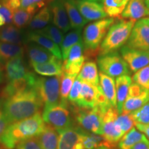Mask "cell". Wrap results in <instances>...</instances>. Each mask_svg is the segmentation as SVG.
Wrapping results in <instances>:
<instances>
[{
    "label": "cell",
    "mask_w": 149,
    "mask_h": 149,
    "mask_svg": "<svg viewBox=\"0 0 149 149\" xmlns=\"http://www.w3.org/2000/svg\"><path fill=\"white\" fill-rule=\"evenodd\" d=\"M2 100L3 111L9 124L40 113L44 106L35 88Z\"/></svg>",
    "instance_id": "6da1fadb"
},
{
    "label": "cell",
    "mask_w": 149,
    "mask_h": 149,
    "mask_svg": "<svg viewBox=\"0 0 149 149\" xmlns=\"http://www.w3.org/2000/svg\"><path fill=\"white\" fill-rule=\"evenodd\" d=\"M46 126L40 113L9 124L0 137V144L5 149H14L18 144L37 137Z\"/></svg>",
    "instance_id": "7a4b0ae2"
},
{
    "label": "cell",
    "mask_w": 149,
    "mask_h": 149,
    "mask_svg": "<svg viewBox=\"0 0 149 149\" xmlns=\"http://www.w3.org/2000/svg\"><path fill=\"white\" fill-rule=\"evenodd\" d=\"M115 22V19L107 17L93 22L84 28L82 34V41L84 47L86 60H91L97 57L102 41L112 25Z\"/></svg>",
    "instance_id": "3957f363"
},
{
    "label": "cell",
    "mask_w": 149,
    "mask_h": 149,
    "mask_svg": "<svg viewBox=\"0 0 149 149\" xmlns=\"http://www.w3.org/2000/svg\"><path fill=\"white\" fill-rule=\"evenodd\" d=\"M135 23V22L126 19H119L115 22L102 41L99 56L115 53L125 46Z\"/></svg>",
    "instance_id": "277c9868"
},
{
    "label": "cell",
    "mask_w": 149,
    "mask_h": 149,
    "mask_svg": "<svg viewBox=\"0 0 149 149\" xmlns=\"http://www.w3.org/2000/svg\"><path fill=\"white\" fill-rule=\"evenodd\" d=\"M42 118L47 125L59 130L74 126L68 104L59 102L53 106L44 107Z\"/></svg>",
    "instance_id": "5b68a950"
},
{
    "label": "cell",
    "mask_w": 149,
    "mask_h": 149,
    "mask_svg": "<svg viewBox=\"0 0 149 149\" xmlns=\"http://www.w3.org/2000/svg\"><path fill=\"white\" fill-rule=\"evenodd\" d=\"M104 112L100 108L84 109L75 107L73 109L74 120L80 128L89 133L102 135Z\"/></svg>",
    "instance_id": "8992f818"
},
{
    "label": "cell",
    "mask_w": 149,
    "mask_h": 149,
    "mask_svg": "<svg viewBox=\"0 0 149 149\" xmlns=\"http://www.w3.org/2000/svg\"><path fill=\"white\" fill-rule=\"evenodd\" d=\"M61 77H37L35 89L42 100L44 107L60 102Z\"/></svg>",
    "instance_id": "52a82bcc"
},
{
    "label": "cell",
    "mask_w": 149,
    "mask_h": 149,
    "mask_svg": "<svg viewBox=\"0 0 149 149\" xmlns=\"http://www.w3.org/2000/svg\"><path fill=\"white\" fill-rule=\"evenodd\" d=\"M97 65L100 72L113 78L130 74L127 64L117 52L98 56Z\"/></svg>",
    "instance_id": "ba28073f"
},
{
    "label": "cell",
    "mask_w": 149,
    "mask_h": 149,
    "mask_svg": "<svg viewBox=\"0 0 149 149\" xmlns=\"http://www.w3.org/2000/svg\"><path fill=\"white\" fill-rule=\"evenodd\" d=\"M118 115V112L115 107L109 108L103 115L102 135L113 146L118 143L124 135L117 125Z\"/></svg>",
    "instance_id": "9c48e42d"
},
{
    "label": "cell",
    "mask_w": 149,
    "mask_h": 149,
    "mask_svg": "<svg viewBox=\"0 0 149 149\" xmlns=\"http://www.w3.org/2000/svg\"><path fill=\"white\" fill-rule=\"evenodd\" d=\"M149 102V90L133 82L130 85L127 97L122 108V113H130Z\"/></svg>",
    "instance_id": "30bf717a"
},
{
    "label": "cell",
    "mask_w": 149,
    "mask_h": 149,
    "mask_svg": "<svg viewBox=\"0 0 149 149\" xmlns=\"http://www.w3.org/2000/svg\"><path fill=\"white\" fill-rule=\"evenodd\" d=\"M83 41L78 42L70 50L66 59L63 62L64 73L77 76L86 61Z\"/></svg>",
    "instance_id": "8fae6325"
},
{
    "label": "cell",
    "mask_w": 149,
    "mask_h": 149,
    "mask_svg": "<svg viewBox=\"0 0 149 149\" xmlns=\"http://www.w3.org/2000/svg\"><path fill=\"white\" fill-rule=\"evenodd\" d=\"M57 131L58 133L57 149H84L82 128L72 126Z\"/></svg>",
    "instance_id": "7c38bea8"
},
{
    "label": "cell",
    "mask_w": 149,
    "mask_h": 149,
    "mask_svg": "<svg viewBox=\"0 0 149 149\" xmlns=\"http://www.w3.org/2000/svg\"><path fill=\"white\" fill-rule=\"evenodd\" d=\"M120 53L131 72H135L149 65V51L135 49L125 45L121 48Z\"/></svg>",
    "instance_id": "4fadbf2b"
},
{
    "label": "cell",
    "mask_w": 149,
    "mask_h": 149,
    "mask_svg": "<svg viewBox=\"0 0 149 149\" xmlns=\"http://www.w3.org/2000/svg\"><path fill=\"white\" fill-rule=\"evenodd\" d=\"M37 77L33 72L30 71L25 77L8 81L1 92V98L4 100L18 93L34 88Z\"/></svg>",
    "instance_id": "5bb4252c"
},
{
    "label": "cell",
    "mask_w": 149,
    "mask_h": 149,
    "mask_svg": "<svg viewBox=\"0 0 149 149\" xmlns=\"http://www.w3.org/2000/svg\"><path fill=\"white\" fill-rule=\"evenodd\" d=\"M135 49L149 51V26L141 20L136 22L126 44Z\"/></svg>",
    "instance_id": "9a60e30c"
},
{
    "label": "cell",
    "mask_w": 149,
    "mask_h": 149,
    "mask_svg": "<svg viewBox=\"0 0 149 149\" xmlns=\"http://www.w3.org/2000/svg\"><path fill=\"white\" fill-rule=\"evenodd\" d=\"M74 3L80 14L87 22H95L108 17L103 6L96 1L74 0Z\"/></svg>",
    "instance_id": "2e32d148"
},
{
    "label": "cell",
    "mask_w": 149,
    "mask_h": 149,
    "mask_svg": "<svg viewBox=\"0 0 149 149\" xmlns=\"http://www.w3.org/2000/svg\"><path fill=\"white\" fill-rule=\"evenodd\" d=\"M48 7L51 9L54 25L64 33L68 32L71 26L62 0H52Z\"/></svg>",
    "instance_id": "e0dca14e"
},
{
    "label": "cell",
    "mask_w": 149,
    "mask_h": 149,
    "mask_svg": "<svg viewBox=\"0 0 149 149\" xmlns=\"http://www.w3.org/2000/svg\"><path fill=\"white\" fill-rule=\"evenodd\" d=\"M149 17V10L145 0H129L122 15V19L137 22Z\"/></svg>",
    "instance_id": "ac0fdd59"
},
{
    "label": "cell",
    "mask_w": 149,
    "mask_h": 149,
    "mask_svg": "<svg viewBox=\"0 0 149 149\" xmlns=\"http://www.w3.org/2000/svg\"><path fill=\"white\" fill-rule=\"evenodd\" d=\"M0 42L22 45L28 42L27 33L13 24L0 28Z\"/></svg>",
    "instance_id": "d6986e66"
},
{
    "label": "cell",
    "mask_w": 149,
    "mask_h": 149,
    "mask_svg": "<svg viewBox=\"0 0 149 149\" xmlns=\"http://www.w3.org/2000/svg\"><path fill=\"white\" fill-rule=\"evenodd\" d=\"M6 77L8 81L25 77L30 72L23 57H17L7 61L5 64Z\"/></svg>",
    "instance_id": "ffe728a7"
},
{
    "label": "cell",
    "mask_w": 149,
    "mask_h": 149,
    "mask_svg": "<svg viewBox=\"0 0 149 149\" xmlns=\"http://www.w3.org/2000/svg\"><path fill=\"white\" fill-rule=\"evenodd\" d=\"M98 92V86L88 83L82 82V87L79 100L74 106L84 109H93L96 107Z\"/></svg>",
    "instance_id": "44dd1931"
},
{
    "label": "cell",
    "mask_w": 149,
    "mask_h": 149,
    "mask_svg": "<svg viewBox=\"0 0 149 149\" xmlns=\"http://www.w3.org/2000/svg\"><path fill=\"white\" fill-rule=\"evenodd\" d=\"M133 83L132 77L130 75H123L116 78L115 79V88H116V109L118 114L122 112V108L127 97L129 88Z\"/></svg>",
    "instance_id": "7402d4cb"
},
{
    "label": "cell",
    "mask_w": 149,
    "mask_h": 149,
    "mask_svg": "<svg viewBox=\"0 0 149 149\" xmlns=\"http://www.w3.org/2000/svg\"><path fill=\"white\" fill-rule=\"evenodd\" d=\"M28 42H31L37 45L42 46V48H45L48 51H49L52 55H53L55 57L59 59H62L61 49L59 46L53 42V41L48 39L44 35H40L35 33V31H31L27 33Z\"/></svg>",
    "instance_id": "603a6c76"
},
{
    "label": "cell",
    "mask_w": 149,
    "mask_h": 149,
    "mask_svg": "<svg viewBox=\"0 0 149 149\" xmlns=\"http://www.w3.org/2000/svg\"><path fill=\"white\" fill-rule=\"evenodd\" d=\"M31 66L36 73L43 77H61L64 73L63 64L59 59L44 64H32Z\"/></svg>",
    "instance_id": "cb8c5ba5"
},
{
    "label": "cell",
    "mask_w": 149,
    "mask_h": 149,
    "mask_svg": "<svg viewBox=\"0 0 149 149\" xmlns=\"http://www.w3.org/2000/svg\"><path fill=\"white\" fill-rule=\"evenodd\" d=\"M100 81L99 88L107 98L108 102L113 107L116 108V88H115V80L114 78L109 77L107 74L100 72Z\"/></svg>",
    "instance_id": "d4e9b609"
},
{
    "label": "cell",
    "mask_w": 149,
    "mask_h": 149,
    "mask_svg": "<svg viewBox=\"0 0 149 149\" xmlns=\"http://www.w3.org/2000/svg\"><path fill=\"white\" fill-rule=\"evenodd\" d=\"M27 52L31 64H44L57 59L45 48L35 43L30 44L28 46Z\"/></svg>",
    "instance_id": "484cf974"
},
{
    "label": "cell",
    "mask_w": 149,
    "mask_h": 149,
    "mask_svg": "<svg viewBox=\"0 0 149 149\" xmlns=\"http://www.w3.org/2000/svg\"><path fill=\"white\" fill-rule=\"evenodd\" d=\"M100 72H98L97 65L93 60H88L85 61L82 68L78 74V79L82 82L88 83L95 86H99L100 81Z\"/></svg>",
    "instance_id": "4316f807"
},
{
    "label": "cell",
    "mask_w": 149,
    "mask_h": 149,
    "mask_svg": "<svg viewBox=\"0 0 149 149\" xmlns=\"http://www.w3.org/2000/svg\"><path fill=\"white\" fill-rule=\"evenodd\" d=\"M62 1L69 19L71 29L76 30L82 29L88 22L80 14L74 3V0H62Z\"/></svg>",
    "instance_id": "83f0119b"
},
{
    "label": "cell",
    "mask_w": 149,
    "mask_h": 149,
    "mask_svg": "<svg viewBox=\"0 0 149 149\" xmlns=\"http://www.w3.org/2000/svg\"><path fill=\"white\" fill-rule=\"evenodd\" d=\"M129 0H103L102 6L107 16L115 19H122V15Z\"/></svg>",
    "instance_id": "f1b7e54d"
},
{
    "label": "cell",
    "mask_w": 149,
    "mask_h": 149,
    "mask_svg": "<svg viewBox=\"0 0 149 149\" xmlns=\"http://www.w3.org/2000/svg\"><path fill=\"white\" fill-rule=\"evenodd\" d=\"M42 149H57L58 133L55 128L46 124L45 128L37 136Z\"/></svg>",
    "instance_id": "f546056e"
},
{
    "label": "cell",
    "mask_w": 149,
    "mask_h": 149,
    "mask_svg": "<svg viewBox=\"0 0 149 149\" xmlns=\"http://www.w3.org/2000/svg\"><path fill=\"white\" fill-rule=\"evenodd\" d=\"M24 48L22 45L0 42V64H6L7 61L17 57H23Z\"/></svg>",
    "instance_id": "4dcf8cb0"
},
{
    "label": "cell",
    "mask_w": 149,
    "mask_h": 149,
    "mask_svg": "<svg viewBox=\"0 0 149 149\" xmlns=\"http://www.w3.org/2000/svg\"><path fill=\"white\" fill-rule=\"evenodd\" d=\"M40 8L37 7H30L28 8H19L14 10L13 15V23L16 27L21 29L29 24L37 11Z\"/></svg>",
    "instance_id": "1f68e13d"
},
{
    "label": "cell",
    "mask_w": 149,
    "mask_h": 149,
    "mask_svg": "<svg viewBox=\"0 0 149 149\" xmlns=\"http://www.w3.org/2000/svg\"><path fill=\"white\" fill-rule=\"evenodd\" d=\"M81 41H82L81 30L73 29L72 31H69L65 35L64 40H63L60 45L63 61L66 59L68 54L72 46L77 44L78 42H81Z\"/></svg>",
    "instance_id": "d6a6232c"
},
{
    "label": "cell",
    "mask_w": 149,
    "mask_h": 149,
    "mask_svg": "<svg viewBox=\"0 0 149 149\" xmlns=\"http://www.w3.org/2000/svg\"><path fill=\"white\" fill-rule=\"evenodd\" d=\"M147 138L144 134L138 130L133 128L128 133L123 135L118 142L119 149H130L137 143Z\"/></svg>",
    "instance_id": "836d02e7"
},
{
    "label": "cell",
    "mask_w": 149,
    "mask_h": 149,
    "mask_svg": "<svg viewBox=\"0 0 149 149\" xmlns=\"http://www.w3.org/2000/svg\"><path fill=\"white\" fill-rule=\"evenodd\" d=\"M52 20V13L49 7L45 6L40 9L33 17L29 24V28L34 31L42 29L48 25Z\"/></svg>",
    "instance_id": "e575fe53"
},
{
    "label": "cell",
    "mask_w": 149,
    "mask_h": 149,
    "mask_svg": "<svg viewBox=\"0 0 149 149\" xmlns=\"http://www.w3.org/2000/svg\"><path fill=\"white\" fill-rule=\"evenodd\" d=\"M82 138L84 149H97L103 146L113 148V146L102 135L89 133L83 130Z\"/></svg>",
    "instance_id": "d590c367"
},
{
    "label": "cell",
    "mask_w": 149,
    "mask_h": 149,
    "mask_svg": "<svg viewBox=\"0 0 149 149\" xmlns=\"http://www.w3.org/2000/svg\"><path fill=\"white\" fill-rule=\"evenodd\" d=\"M48 0H6L2 1L7 6L13 11L16 9L28 8L30 7H37L42 9Z\"/></svg>",
    "instance_id": "8d00e7d4"
},
{
    "label": "cell",
    "mask_w": 149,
    "mask_h": 149,
    "mask_svg": "<svg viewBox=\"0 0 149 149\" xmlns=\"http://www.w3.org/2000/svg\"><path fill=\"white\" fill-rule=\"evenodd\" d=\"M77 76L63 73L60 81V102L67 104L68 95Z\"/></svg>",
    "instance_id": "74e56055"
},
{
    "label": "cell",
    "mask_w": 149,
    "mask_h": 149,
    "mask_svg": "<svg viewBox=\"0 0 149 149\" xmlns=\"http://www.w3.org/2000/svg\"><path fill=\"white\" fill-rule=\"evenodd\" d=\"M35 33H38V34L44 35L48 39L53 41L55 44L60 46L64 40V33L59 29L55 25L51 24V25L46 26L44 29L38 30V31H34Z\"/></svg>",
    "instance_id": "f35d334b"
},
{
    "label": "cell",
    "mask_w": 149,
    "mask_h": 149,
    "mask_svg": "<svg viewBox=\"0 0 149 149\" xmlns=\"http://www.w3.org/2000/svg\"><path fill=\"white\" fill-rule=\"evenodd\" d=\"M133 82L149 90V65L135 72L132 77Z\"/></svg>",
    "instance_id": "ab89813d"
},
{
    "label": "cell",
    "mask_w": 149,
    "mask_h": 149,
    "mask_svg": "<svg viewBox=\"0 0 149 149\" xmlns=\"http://www.w3.org/2000/svg\"><path fill=\"white\" fill-rule=\"evenodd\" d=\"M130 114L134 123L149 124V102Z\"/></svg>",
    "instance_id": "60d3db41"
},
{
    "label": "cell",
    "mask_w": 149,
    "mask_h": 149,
    "mask_svg": "<svg viewBox=\"0 0 149 149\" xmlns=\"http://www.w3.org/2000/svg\"><path fill=\"white\" fill-rule=\"evenodd\" d=\"M117 123L124 135L128 133L130 130H131L135 124L130 114L124 113L118 115L117 118Z\"/></svg>",
    "instance_id": "b9f144b4"
},
{
    "label": "cell",
    "mask_w": 149,
    "mask_h": 149,
    "mask_svg": "<svg viewBox=\"0 0 149 149\" xmlns=\"http://www.w3.org/2000/svg\"><path fill=\"white\" fill-rule=\"evenodd\" d=\"M13 12L3 3L0 2V28L13 22Z\"/></svg>",
    "instance_id": "7bdbcfd3"
},
{
    "label": "cell",
    "mask_w": 149,
    "mask_h": 149,
    "mask_svg": "<svg viewBox=\"0 0 149 149\" xmlns=\"http://www.w3.org/2000/svg\"><path fill=\"white\" fill-rule=\"evenodd\" d=\"M81 87H82V81L78 78H76L68 98V101H69L73 105H76L78 100H79Z\"/></svg>",
    "instance_id": "ee69618b"
},
{
    "label": "cell",
    "mask_w": 149,
    "mask_h": 149,
    "mask_svg": "<svg viewBox=\"0 0 149 149\" xmlns=\"http://www.w3.org/2000/svg\"><path fill=\"white\" fill-rule=\"evenodd\" d=\"M15 149H42L37 137L24 140L15 147Z\"/></svg>",
    "instance_id": "f6af8a7d"
},
{
    "label": "cell",
    "mask_w": 149,
    "mask_h": 149,
    "mask_svg": "<svg viewBox=\"0 0 149 149\" xmlns=\"http://www.w3.org/2000/svg\"><path fill=\"white\" fill-rule=\"evenodd\" d=\"M8 125L9 123L7 120L3 109V100L0 99V137Z\"/></svg>",
    "instance_id": "bcb514c9"
},
{
    "label": "cell",
    "mask_w": 149,
    "mask_h": 149,
    "mask_svg": "<svg viewBox=\"0 0 149 149\" xmlns=\"http://www.w3.org/2000/svg\"><path fill=\"white\" fill-rule=\"evenodd\" d=\"M134 125L136 126L137 130L146 136V137L149 141V124H138V123H135Z\"/></svg>",
    "instance_id": "7dc6e473"
},
{
    "label": "cell",
    "mask_w": 149,
    "mask_h": 149,
    "mask_svg": "<svg viewBox=\"0 0 149 149\" xmlns=\"http://www.w3.org/2000/svg\"><path fill=\"white\" fill-rule=\"evenodd\" d=\"M130 149H149V141L148 139L137 143Z\"/></svg>",
    "instance_id": "c3c4849f"
},
{
    "label": "cell",
    "mask_w": 149,
    "mask_h": 149,
    "mask_svg": "<svg viewBox=\"0 0 149 149\" xmlns=\"http://www.w3.org/2000/svg\"><path fill=\"white\" fill-rule=\"evenodd\" d=\"M140 20L143 22V23L146 24V25H148V26H149V17H148L143 18V19H140Z\"/></svg>",
    "instance_id": "681fc988"
},
{
    "label": "cell",
    "mask_w": 149,
    "mask_h": 149,
    "mask_svg": "<svg viewBox=\"0 0 149 149\" xmlns=\"http://www.w3.org/2000/svg\"><path fill=\"white\" fill-rule=\"evenodd\" d=\"M145 3H146V7L148 8L149 10V0H145Z\"/></svg>",
    "instance_id": "f907efd6"
},
{
    "label": "cell",
    "mask_w": 149,
    "mask_h": 149,
    "mask_svg": "<svg viewBox=\"0 0 149 149\" xmlns=\"http://www.w3.org/2000/svg\"><path fill=\"white\" fill-rule=\"evenodd\" d=\"M97 149H113V148H110V147H106V146H103V147H100V148H98Z\"/></svg>",
    "instance_id": "816d5d0a"
},
{
    "label": "cell",
    "mask_w": 149,
    "mask_h": 149,
    "mask_svg": "<svg viewBox=\"0 0 149 149\" xmlns=\"http://www.w3.org/2000/svg\"><path fill=\"white\" fill-rule=\"evenodd\" d=\"M2 73H1V68H0V82H1V81H2Z\"/></svg>",
    "instance_id": "f5cc1de1"
},
{
    "label": "cell",
    "mask_w": 149,
    "mask_h": 149,
    "mask_svg": "<svg viewBox=\"0 0 149 149\" xmlns=\"http://www.w3.org/2000/svg\"><path fill=\"white\" fill-rule=\"evenodd\" d=\"M84 1H98V0H84Z\"/></svg>",
    "instance_id": "db71d44e"
},
{
    "label": "cell",
    "mask_w": 149,
    "mask_h": 149,
    "mask_svg": "<svg viewBox=\"0 0 149 149\" xmlns=\"http://www.w3.org/2000/svg\"><path fill=\"white\" fill-rule=\"evenodd\" d=\"M0 149H4V148H3V147L1 146V144H0Z\"/></svg>",
    "instance_id": "11a10c76"
},
{
    "label": "cell",
    "mask_w": 149,
    "mask_h": 149,
    "mask_svg": "<svg viewBox=\"0 0 149 149\" xmlns=\"http://www.w3.org/2000/svg\"><path fill=\"white\" fill-rule=\"evenodd\" d=\"M6 0H0V2H2V1H4Z\"/></svg>",
    "instance_id": "9f6ffc18"
},
{
    "label": "cell",
    "mask_w": 149,
    "mask_h": 149,
    "mask_svg": "<svg viewBox=\"0 0 149 149\" xmlns=\"http://www.w3.org/2000/svg\"><path fill=\"white\" fill-rule=\"evenodd\" d=\"M102 1H103V0H102Z\"/></svg>",
    "instance_id": "6f0895ef"
}]
</instances>
